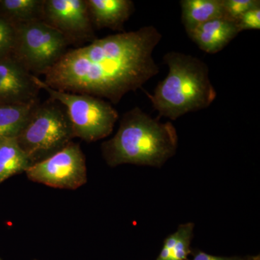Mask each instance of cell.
<instances>
[{
    "instance_id": "obj_14",
    "label": "cell",
    "mask_w": 260,
    "mask_h": 260,
    "mask_svg": "<svg viewBox=\"0 0 260 260\" xmlns=\"http://www.w3.org/2000/svg\"><path fill=\"white\" fill-rule=\"evenodd\" d=\"M30 166L31 164L16 138L0 141V184L13 176L26 172Z\"/></svg>"
},
{
    "instance_id": "obj_9",
    "label": "cell",
    "mask_w": 260,
    "mask_h": 260,
    "mask_svg": "<svg viewBox=\"0 0 260 260\" xmlns=\"http://www.w3.org/2000/svg\"><path fill=\"white\" fill-rule=\"evenodd\" d=\"M39 90L31 73L13 56L0 59V103L34 102Z\"/></svg>"
},
{
    "instance_id": "obj_13",
    "label": "cell",
    "mask_w": 260,
    "mask_h": 260,
    "mask_svg": "<svg viewBox=\"0 0 260 260\" xmlns=\"http://www.w3.org/2000/svg\"><path fill=\"white\" fill-rule=\"evenodd\" d=\"M39 103H0V141L16 138Z\"/></svg>"
},
{
    "instance_id": "obj_10",
    "label": "cell",
    "mask_w": 260,
    "mask_h": 260,
    "mask_svg": "<svg viewBox=\"0 0 260 260\" xmlns=\"http://www.w3.org/2000/svg\"><path fill=\"white\" fill-rule=\"evenodd\" d=\"M239 32L237 22L219 18L201 24L188 36L201 50L216 54L223 50Z\"/></svg>"
},
{
    "instance_id": "obj_17",
    "label": "cell",
    "mask_w": 260,
    "mask_h": 260,
    "mask_svg": "<svg viewBox=\"0 0 260 260\" xmlns=\"http://www.w3.org/2000/svg\"><path fill=\"white\" fill-rule=\"evenodd\" d=\"M15 36V24L6 19L0 18V59L13 55Z\"/></svg>"
},
{
    "instance_id": "obj_12",
    "label": "cell",
    "mask_w": 260,
    "mask_h": 260,
    "mask_svg": "<svg viewBox=\"0 0 260 260\" xmlns=\"http://www.w3.org/2000/svg\"><path fill=\"white\" fill-rule=\"evenodd\" d=\"M180 5L181 22L188 35L201 24L225 17L223 0H182Z\"/></svg>"
},
{
    "instance_id": "obj_18",
    "label": "cell",
    "mask_w": 260,
    "mask_h": 260,
    "mask_svg": "<svg viewBox=\"0 0 260 260\" xmlns=\"http://www.w3.org/2000/svg\"><path fill=\"white\" fill-rule=\"evenodd\" d=\"M224 18L237 22L249 10L259 8V0H223Z\"/></svg>"
},
{
    "instance_id": "obj_20",
    "label": "cell",
    "mask_w": 260,
    "mask_h": 260,
    "mask_svg": "<svg viewBox=\"0 0 260 260\" xmlns=\"http://www.w3.org/2000/svg\"><path fill=\"white\" fill-rule=\"evenodd\" d=\"M257 256H248V257H240V256H218L210 255L202 251H198L194 253L191 260H255Z\"/></svg>"
},
{
    "instance_id": "obj_4",
    "label": "cell",
    "mask_w": 260,
    "mask_h": 260,
    "mask_svg": "<svg viewBox=\"0 0 260 260\" xmlns=\"http://www.w3.org/2000/svg\"><path fill=\"white\" fill-rule=\"evenodd\" d=\"M75 138L64 107L50 99L32 109L16 140L32 165L62 150Z\"/></svg>"
},
{
    "instance_id": "obj_8",
    "label": "cell",
    "mask_w": 260,
    "mask_h": 260,
    "mask_svg": "<svg viewBox=\"0 0 260 260\" xmlns=\"http://www.w3.org/2000/svg\"><path fill=\"white\" fill-rule=\"evenodd\" d=\"M42 20L62 34L70 44L95 39L86 0H44Z\"/></svg>"
},
{
    "instance_id": "obj_19",
    "label": "cell",
    "mask_w": 260,
    "mask_h": 260,
    "mask_svg": "<svg viewBox=\"0 0 260 260\" xmlns=\"http://www.w3.org/2000/svg\"><path fill=\"white\" fill-rule=\"evenodd\" d=\"M237 24L240 32L245 30H259L260 7L244 13L239 19Z\"/></svg>"
},
{
    "instance_id": "obj_3",
    "label": "cell",
    "mask_w": 260,
    "mask_h": 260,
    "mask_svg": "<svg viewBox=\"0 0 260 260\" xmlns=\"http://www.w3.org/2000/svg\"><path fill=\"white\" fill-rule=\"evenodd\" d=\"M169 68L167 76L153 94H147L160 116L176 120L188 113L209 107L217 92L209 77V68L199 58L170 51L164 56Z\"/></svg>"
},
{
    "instance_id": "obj_1",
    "label": "cell",
    "mask_w": 260,
    "mask_h": 260,
    "mask_svg": "<svg viewBox=\"0 0 260 260\" xmlns=\"http://www.w3.org/2000/svg\"><path fill=\"white\" fill-rule=\"evenodd\" d=\"M161 39L158 29L148 25L94 39L88 45L67 51L46 72L43 81L55 90L118 104L158 74L153 53Z\"/></svg>"
},
{
    "instance_id": "obj_5",
    "label": "cell",
    "mask_w": 260,
    "mask_h": 260,
    "mask_svg": "<svg viewBox=\"0 0 260 260\" xmlns=\"http://www.w3.org/2000/svg\"><path fill=\"white\" fill-rule=\"evenodd\" d=\"M32 80L40 90L47 92L51 99L64 107L75 138L92 143L112 133L119 114L110 103L87 94L55 90L36 75H32Z\"/></svg>"
},
{
    "instance_id": "obj_2",
    "label": "cell",
    "mask_w": 260,
    "mask_h": 260,
    "mask_svg": "<svg viewBox=\"0 0 260 260\" xmlns=\"http://www.w3.org/2000/svg\"><path fill=\"white\" fill-rule=\"evenodd\" d=\"M177 148V131L172 122H160L135 107L124 114L115 135L102 143V152L111 167L129 164L160 168Z\"/></svg>"
},
{
    "instance_id": "obj_16",
    "label": "cell",
    "mask_w": 260,
    "mask_h": 260,
    "mask_svg": "<svg viewBox=\"0 0 260 260\" xmlns=\"http://www.w3.org/2000/svg\"><path fill=\"white\" fill-rule=\"evenodd\" d=\"M44 0H0V18L14 24L42 20Z\"/></svg>"
},
{
    "instance_id": "obj_6",
    "label": "cell",
    "mask_w": 260,
    "mask_h": 260,
    "mask_svg": "<svg viewBox=\"0 0 260 260\" xmlns=\"http://www.w3.org/2000/svg\"><path fill=\"white\" fill-rule=\"evenodd\" d=\"M13 56L32 75H44L64 55L70 43L43 20L15 24Z\"/></svg>"
},
{
    "instance_id": "obj_15",
    "label": "cell",
    "mask_w": 260,
    "mask_h": 260,
    "mask_svg": "<svg viewBox=\"0 0 260 260\" xmlns=\"http://www.w3.org/2000/svg\"><path fill=\"white\" fill-rule=\"evenodd\" d=\"M194 223L181 224L174 234L164 240V245L156 260H187L191 254Z\"/></svg>"
},
{
    "instance_id": "obj_11",
    "label": "cell",
    "mask_w": 260,
    "mask_h": 260,
    "mask_svg": "<svg viewBox=\"0 0 260 260\" xmlns=\"http://www.w3.org/2000/svg\"><path fill=\"white\" fill-rule=\"evenodd\" d=\"M86 3L92 23L97 28L122 31L135 10L130 0H86Z\"/></svg>"
},
{
    "instance_id": "obj_7",
    "label": "cell",
    "mask_w": 260,
    "mask_h": 260,
    "mask_svg": "<svg viewBox=\"0 0 260 260\" xmlns=\"http://www.w3.org/2000/svg\"><path fill=\"white\" fill-rule=\"evenodd\" d=\"M30 180L58 189H77L87 181L85 156L78 143L71 142L62 150L30 166Z\"/></svg>"
}]
</instances>
